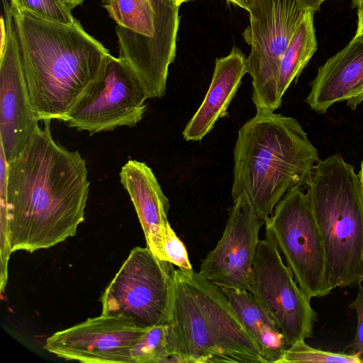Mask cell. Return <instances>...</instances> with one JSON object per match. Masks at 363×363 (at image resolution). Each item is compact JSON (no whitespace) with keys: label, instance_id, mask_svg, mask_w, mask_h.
<instances>
[{"label":"cell","instance_id":"1","mask_svg":"<svg viewBox=\"0 0 363 363\" xmlns=\"http://www.w3.org/2000/svg\"><path fill=\"white\" fill-rule=\"evenodd\" d=\"M50 121L37 127L23 152L9 163L6 210L0 230L12 252L50 248L76 234L89 191L86 162L57 143Z\"/></svg>","mask_w":363,"mask_h":363},{"label":"cell","instance_id":"2","mask_svg":"<svg viewBox=\"0 0 363 363\" xmlns=\"http://www.w3.org/2000/svg\"><path fill=\"white\" fill-rule=\"evenodd\" d=\"M10 7L34 116L65 122L111 54L77 20L65 24Z\"/></svg>","mask_w":363,"mask_h":363},{"label":"cell","instance_id":"3","mask_svg":"<svg viewBox=\"0 0 363 363\" xmlns=\"http://www.w3.org/2000/svg\"><path fill=\"white\" fill-rule=\"evenodd\" d=\"M233 156V199L246 194L264 220L286 192L306 189L320 160L297 119L265 109L239 129Z\"/></svg>","mask_w":363,"mask_h":363},{"label":"cell","instance_id":"4","mask_svg":"<svg viewBox=\"0 0 363 363\" xmlns=\"http://www.w3.org/2000/svg\"><path fill=\"white\" fill-rule=\"evenodd\" d=\"M168 344L172 362L266 363L222 288L174 269Z\"/></svg>","mask_w":363,"mask_h":363},{"label":"cell","instance_id":"5","mask_svg":"<svg viewBox=\"0 0 363 363\" xmlns=\"http://www.w3.org/2000/svg\"><path fill=\"white\" fill-rule=\"evenodd\" d=\"M336 287L363 282V186L340 154L320 160L306 187Z\"/></svg>","mask_w":363,"mask_h":363},{"label":"cell","instance_id":"6","mask_svg":"<svg viewBox=\"0 0 363 363\" xmlns=\"http://www.w3.org/2000/svg\"><path fill=\"white\" fill-rule=\"evenodd\" d=\"M303 187L289 190L265 220L294 278L306 296L328 295L335 289L327 269L322 236Z\"/></svg>","mask_w":363,"mask_h":363},{"label":"cell","instance_id":"7","mask_svg":"<svg viewBox=\"0 0 363 363\" xmlns=\"http://www.w3.org/2000/svg\"><path fill=\"white\" fill-rule=\"evenodd\" d=\"M172 265L147 247H134L101 296V314L127 319L141 328L168 324Z\"/></svg>","mask_w":363,"mask_h":363},{"label":"cell","instance_id":"8","mask_svg":"<svg viewBox=\"0 0 363 363\" xmlns=\"http://www.w3.org/2000/svg\"><path fill=\"white\" fill-rule=\"evenodd\" d=\"M243 37L250 47L247 58L256 109L274 111L275 84L281 57L306 13L298 0H254Z\"/></svg>","mask_w":363,"mask_h":363},{"label":"cell","instance_id":"9","mask_svg":"<svg viewBox=\"0 0 363 363\" xmlns=\"http://www.w3.org/2000/svg\"><path fill=\"white\" fill-rule=\"evenodd\" d=\"M249 292L274 321L289 345L313 336L317 313L267 231L257 245Z\"/></svg>","mask_w":363,"mask_h":363},{"label":"cell","instance_id":"10","mask_svg":"<svg viewBox=\"0 0 363 363\" xmlns=\"http://www.w3.org/2000/svg\"><path fill=\"white\" fill-rule=\"evenodd\" d=\"M147 99L127 63L111 55L97 80L65 123L90 135L133 127L143 118Z\"/></svg>","mask_w":363,"mask_h":363},{"label":"cell","instance_id":"11","mask_svg":"<svg viewBox=\"0 0 363 363\" xmlns=\"http://www.w3.org/2000/svg\"><path fill=\"white\" fill-rule=\"evenodd\" d=\"M264 224L246 194H241L233 200L222 236L201 261L199 274L222 289L249 291Z\"/></svg>","mask_w":363,"mask_h":363},{"label":"cell","instance_id":"12","mask_svg":"<svg viewBox=\"0 0 363 363\" xmlns=\"http://www.w3.org/2000/svg\"><path fill=\"white\" fill-rule=\"evenodd\" d=\"M1 19L0 61V145L9 163L31 140L37 127L23 71L10 5Z\"/></svg>","mask_w":363,"mask_h":363},{"label":"cell","instance_id":"13","mask_svg":"<svg viewBox=\"0 0 363 363\" xmlns=\"http://www.w3.org/2000/svg\"><path fill=\"white\" fill-rule=\"evenodd\" d=\"M145 330L127 319L101 314L53 333L44 348L84 363H133V349Z\"/></svg>","mask_w":363,"mask_h":363},{"label":"cell","instance_id":"14","mask_svg":"<svg viewBox=\"0 0 363 363\" xmlns=\"http://www.w3.org/2000/svg\"><path fill=\"white\" fill-rule=\"evenodd\" d=\"M363 86V34L354 35L321 65L306 98L309 107L325 113L336 103L354 99Z\"/></svg>","mask_w":363,"mask_h":363},{"label":"cell","instance_id":"15","mask_svg":"<svg viewBox=\"0 0 363 363\" xmlns=\"http://www.w3.org/2000/svg\"><path fill=\"white\" fill-rule=\"evenodd\" d=\"M119 177L135 207L147 247L159 259L164 260L162 245L164 230L169 224L168 199L152 170L145 162L128 160L121 167Z\"/></svg>","mask_w":363,"mask_h":363},{"label":"cell","instance_id":"16","mask_svg":"<svg viewBox=\"0 0 363 363\" xmlns=\"http://www.w3.org/2000/svg\"><path fill=\"white\" fill-rule=\"evenodd\" d=\"M247 73V58L236 47L228 55L216 60L206 96L183 130L186 141L201 140L218 119L227 116L228 107Z\"/></svg>","mask_w":363,"mask_h":363},{"label":"cell","instance_id":"17","mask_svg":"<svg viewBox=\"0 0 363 363\" xmlns=\"http://www.w3.org/2000/svg\"><path fill=\"white\" fill-rule=\"evenodd\" d=\"M222 289L266 363H278L289 345L268 313L248 291Z\"/></svg>","mask_w":363,"mask_h":363},{"label":"cell","instance_id":"18","mask_svg":"<svg viewBox=\"0 0 363 363\" xmlns=\"http://www.w3.org/2000/svg\"><path fill=\"white\" fill-rule=\"evenodd\" d=\"M313 13L310 11L306 13L281 57L275 84L276 101L279 107L290 84L317 50Z\"/></svg>","mask_w":363,"mask_h":363},{"label":"cell","instance_id":"19","mask_svg":"<svg viewBox=\"0 0 363 363\" xmlns=\"http://www.w3.org/2000/svg\"><path fill=\"white\" fill-rule=\"evenodd\" d=\"M133 363L172 362L168 325L146 328L132 351Z\"/></svg>","mask_w":363,"mask_h":363},{"label":"cell","instance_id":"20","mask_svg":"<svg viewBox=\"0 0 363 363\" xmlns=\"http://www.w3.org/2000/svg\"><path fill=\"white\" fill-rule=\"evenodd\" d=\"M359 354L315 349L300 340L289 346L278 363H362Z\"/></svg>","mask_w":363,"mask_h":363},{"label":"cell","instance_id":"21","mask_svg":"<svg viewBox=\"0 0 363 363\" xmlns=\"http://www.w3.org/2000/svg\"><path fill=\"white\" fill-rule=\"evenodd\" d=\"M11 5L50 21L72 24L76 21L64 0H11Z\"/></svg>","mask_w":363,"mask_h":363},{"label":"cell","instance_id":"22","mask_svg":"<svg viewBox=\"0 0 363 363\" xmlns=\"http://www.w3.org/2000/svg\"><path fill=\"white\" fill-rule=\"evenodd\" d=\"M162 251L165 261L177 266L182 271L193 270L186 246L177 235L170 224L164 230Z\"/></svg>","mask_w":363,"mask_h":363},{"label":"cell","instance_id":"23","mask_svg":"<svg viewBox=\"0 0 363 363\" xmlns=\"http://www.w3.org/2000/svg\"><path fill=\"white\" fill-rule=\"evenodd\" d=\"M349 308L355 311L357 318V325L355 335L352 343L345 350L348 353L363 354V286H357V293Z\"/></svg>","mask_w":363,"mask_h":363},{"label":"cell","instance_id":"24","mask_svg":"<svg viewBox=\"0 0 363 363\" xmlns=\"http://www.w3.org/2000/svg\"><path fill=\"white\" fill-rule=\"evenodd\" d=\"M303 6L308 11L313 13L319 11L321 4L325 0H298Z\"/></svg>","mask_w":363,"mask_h":363},{"label":"cell","instance_id":"25","mask_svg":"<svg viewBox=\"0 0 363 363\" xmlns=\"http://www.w3.org/2000/svg\"><path fill=\"white\" fill-rule=\"evenodd\" d=\"M363 101V86L359 94L352 100L347 102V105L354 110Z\"/></svg>","mask_w":363,"mask_h":363},{"label":"cell","instance_id":"26","mask_svg":"<svg viewBox=\"0 0 363 363\" xmlns=\"http://www.w3.org/2000/svg\"><path fill=\"white\" fill-rule=\"evenodd\" d=\"M236 6H238L247 11H249L254 3V0H226Z\"/></svg>","mask_w":363,"mask_h":363},{"label":"cell","instance_id":"27","mask_svg":"<svg viewBox=\"0 0 363 363\" xmlns=\"http://www.w3.org/2000/svg\"><path fill=\"white\" fill-rule=\"evenodd\" d=\"M357 28L355 35L363 34V13H358Z\"/></svg>","mask_w":363,"mask_h":363},{"label":"cell","instance_id":"28","mask_svg":"<svg viewBox=\"0 0 363 363\" xmlns=\"http://www.w3.org/2000/svg\"><path fill=\"white\" fill-rule=\"evenodd\" d=\"M352 6L357 10V14L363 13V0H352Z\"/></svg>","mask_w":363,"mask_h":363},{"label":"cell","instance_id":"29","mask_svg":"<svg viewBox=\"0 0 363 363\" xmlns=\"http://www.w3.org/2000/svg\"><path fill=\"white\" fill-rule=\"evenodd\" d=\"M65 3L67 4V6L71 9H73L76 6L81 5L84 0H64Z\"/></svg>","mask_w":363,"mask_h":363},{"label":"cell","instance_id":"30","mask_svg":"<svg viewBox=\"0 0 363 363\" xmlns=\"http://www.w3.org/2000/svg\"><path fill=\"white\" fill-rule=\"evenodd\" d=\"M359 177H360L362 186H363V160H362V162L361 163V169H360V171L359 172Z\"/></svg>","mask_w":363,"mask_h":363},{"label":"cell","instance_id":"31","mask_svg":"<svg viewBox=\"0 0 363 363\" xmlns=\"http://www.w3.org/2000/svg\"><path fill=\"white\" fill-rule=\"evenodd\" d=\"M191 0H176L177 5L179 6L182 3Z\"/></svg>","mask_w":363,"mask_h":363}]
</instances>
